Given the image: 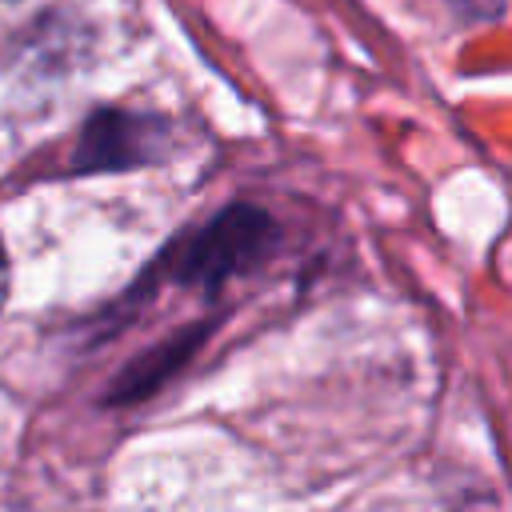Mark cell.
Segmentation results:
<instances>
[{"instance_id": "obj_1", "label": "cell", "mask_w": 512, "mask_h": 512, "mask_svg": "<svg viewBox=\"0 0 512 512\" xmlns=\"http://www.w3.org/2000/svg\"><path fill=\"white\" fill-rule=\"evenodd\" d=\"M4 288H8V260H4V244H0V300H4Z\"/></svg>"}]
</instances>
